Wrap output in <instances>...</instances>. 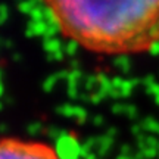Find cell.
<instances>
[{"mask_svg": "<svg viewBox=\"0 0 159 159\" xmlns=\"http://www.w3.org/2000/svg\"><path fill=\"white\" fill-rule=\"evenodd\" d=\"M0 159H61L56 150L41 142L3 139L0 140Z\"/></svg>", "mask_w": 159, "mask_h": 159, "instance_id": "2", "label": "cell"}, {"mask_svg": "<svg viewBox=\"0 0 159 159\" xmlns=\"http://www.w3.org/2000/svg\"><path fill=\"white\" fill-rule=\"evenodd\" d=\"M63 37L102 55H134L159 43V0H41Z\"/></svg>", "mask_w": 159, "mask_h": 159, "instance_id": "1", "label": "cell"}]
</instances>
